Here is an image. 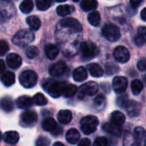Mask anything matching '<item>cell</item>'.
Returning <instances> with one entry per match:
<instances>
[{
	"label": "cell",
	"instance_id": "32",
	"mask_svg": "<svg viewBox=\"0 0 146 146\" xmlns=\"http://www.w3.org/2000/svg\"><path fill=\"white\" fill-rule=\"evenodd\" d=\"M78 88L73 84H65L63 91V96L64 97H72L78 93Z\"/></svg>",
	"mask_w": 146,
	"mask_h": 146
},
{
	"label": "cell",
	"instance_id": "10",
	"mask_svg": "<svg viewBox=\"0 0 146 146\" xmlns=\"http://www.w3.org/2000/svg\"><path fill=\"white\" fill-rule=\"evenodd\" d=\"M113 57L119 63H126L130 59V52L126 47L119 46L113 51Z\"/></svg>",
	"mask_w": 146,
	"mask_h": 146
},
{
	"label": "cell",
	"instance_id": "2",
	"mask_svg": "<svg viewBox=\"0 0 146 146\" xmlns=\"http://www.w3.org/2000/svg\"><path fill=\"white\" fill-rule=\"evenodd\" d=\"M35 40V35L32 31L27 29L19 30L13 37L12 41L16 46H26Z\"/></svg>",
	"mask_w": 146,
	"mask_h": 146
},
{
	"label": "cell",
	"instance_id": "23",
	"mask_svg": "<svg viewBox=\"0 0 146 146\" xmlns=\"http://www.w3.org/2000/svg\"><path fill=\"white\" fill-rule=\"evenodd\" d=\"M19 134L15 131H9L3 136V139L9 144H16L19 141Z\"/></svg>",
	"mask_w": 146,
	"mask_h": 146
},
{
	"label": "cell",
	"instance_id": "44",
	"mask_svg": "<svg viewBox=\"0 0 146 146\" xmlns=\"http://www.w3.org/2000/svg\"><path fill=\"white\" fill-rule=\"evenodd\" d=\"M128 102H129V100L127 99V96H121L117 100V102H118L119 106L121 107V108H125L127 103H128Z\"/></svg>",
	"mask_w": 146,
	"mask_h": 146
},
{
	"label": "cell",
	"instance_id": "28",
	"mask_svg": "<svg viewBox=\"0 0 146 146\" xmlns=\"http://www.w3.org/2000/svg\"><path fill=\"white\" fill-rule=\"evenodd\" d=\"M125 120V117L121 112L114 111L112 113V114H111V122L112 123L121 126L124 124Z\"/></svg>",
	"mask_w": 146,
	"mask_h": 146
},
{
	"label": "cell",
	"instance_id": "40",
	"mask_svg": "<svg viewBox=\"0 0 146 146\" xmlns=\"http://www.w3.org/2000/svg\"><path fill=\"white\" fill-rule=\"evenodd\" d=\"M94 104L97 108H99V109L102 108L104 107V105H105V97H104V96L103 95H98L94 99Z\"/></svg>",
	"mask_w": 146,
	"mask_h": 146
},
{
	"label": "cell",
	"instance_id": "30",
	"mask_svg": "<svg viewBox=\"0 0 146 146\" xmlns=\"http://www.w3.org/2000/svg\"><path fill=\"white\" fill-rule=\"evenodd\" d=\"M98 5L96 0H83L80 6L81 9L84 11H94Z\"/></svg>",
	"mask_w": 146,
	"mask_h": 146
},
{
	"label": "cell",
	"instance_id": "4",
	"mask_svg": "<svg viewBox=\"0 0 146 146\" xmlns=\"http://www.w3.org/2000/svg\"><path fill=\"white\" fill-rule=\"evenodd\" d=\"M98 124H99V120L96 116L94 115L85 116L84 118L81 119V122H80L81 130L84 134H87V135L91 134L96 130Z\"/></svg>",
	"mask_w": 146,
	"mask_h": 146
},
{
	"label": "cell",
	"instance_id": "53",
	"mask_svg": "<svg viewBox=\"0 0 146 146\" xmlns=\"http://www.w3.org/2000/svg\"><path fill=\"white\" fill-rule=\"evenodd\" d=\"M73 1H74V2H78L79 0H73Z\"/></svg>",
	"mask_w": 146,
	"mask_h": 146
},
{
	"label": "cell",
	"instance_id": "16",
	"mask_svg": "<svg viewBox=\"0 0 146 146\" xmlns=\"http://www.w3.org/2000/svg\"><path fill=\"white\" fill-rule=\"evenodd\" d=\"M102 128L108 133H110L111 135H113V136H116V137L120 136L121 133H122L121 126L117 125H115V124H113L112 122H108V123L104 124Z\"/></svg>",
	"mask_w": 146,
	"mask_h": 146
},
{
	"label": "cell",
	"instance_id": "50",
	"mask_svg": "<svg viewBox=\"0 0 146 146\" xmlns=\"http://www.w3.org/2000/svg\"><path fill=\"white\" fill-rule=\"evenodd\" d=\"M52 146H65V145H64L62 143H60V142H56Z\"/></svg>",
	"mask_w": 146,
	"mask_h": 146
},
{
	"label": "cell",
	"instance_id": "21",
	"mask_svg": "<svg viewBox=\"0 0 146 146\" xmlns=\"http://www.w3.org/2000/svg\"><path fill=\"white\" fill-rule=\"evenodd\" d=\"M1 81L6 87H11L15 84L16 77L12 71H5L1 76Z\"/></svg>",
	"mask_w": 146,
	"mask_h": 146
},
{
	"label": "cell",
	"instance_id": "41",
	"mask_svg": "<svg viewBox=\"0 0 146 146\" xmlns=\"http://www.w3.org/2000/svg\"><path fill=\"white\" fill-rule=\"evenodd\" d=\"M36 146H49L50 140L46 137H39L35 143Z\"/></svg>",
	"mask_w": 146,
	"mask_h": 146
},
{
	"label": "cell",
	"instance_id": "43",
	"mask_svg": "<svg viewBox=\"0 0 146 146\" xmlns=\"http://www.w3.org/2000/svg\"><path fill=\"white\" fill-rule=\"evenodd\" d=\"M108 141L105 137H99L95 140L93 146H108Z\"/></svg>",
	"mask_w": 146,
	"mask_h": 146
},
{
	"label": "cell",
	"instance_id": "52",
	"mask_svg": "<svg viewBox=\"0 0 146 146\" xmlns=\"http://www.w3.org/2000/svg\"><path fill=\"white\" fill-rule=\"evenodd\" d=\"M2 139V134H1V132H0V140Z\"/></svg>",
	"mask_w": 146,
	"mask_h": 146
},
{
	"label": "cell",
	"instance_id": "20",
	"mask_svg": "<svg viewBox=\"0 0 146 146\" xmlns=\"http://www.w3.org/2000/svg\"><path fill=\"white\" fill-rule=\"evenodd\" d=\"M87 69H88L89 72L90 73V75L95 78H100L104 73L103 69L98 64H96V63L89 64L87 65Z\"/></svg>",
	"mask_w": 146,
	"mask_h": 146
},
{
	"label": "cell",
	"instance_id": "48",
	"mask_svg": "<svg viewBox=\"0 0 146 146\" xmlns=\"http://www.w3.org/2000/svg\"><path fill=\"white\" fill-rule=\"evenodd\" d=\"M5 70V63L4 60L0 59V73H3Z\"/></svg>",
	"mask_w": 146,
	"mask_h": 146
},
{
	"label": "cell",
	"instance_id": "25",
	"mask_svg": "<svg viewBox=\"0 0 146 146\" xmlns=\"http://www.w3.org/2000/svg\"><path fill=\"white\" fill-rule=\"evenodd\" d=\"M58 119L61 124L66 125L72 119V113L69 110H61L58 113Z\"/></svg>",
	"mask_w": 146,
	"mask_h": 146
},
{
	"label": "cell",
	"instance_id": "22",
	"mask_svg": "<svg viewBox=\"0 0 146 146\" xmlns=\"http://www.w3.org/2000/svg\"><path fill=\"white\" fill-rule=\"evenodd\" d=\"M0 108L6 113H10L14 109V102L11 97H3L0 99Z\"/></svg>",
	"mask_w": 146,
	"mask_h": 146
},
{
	"label": "cell",
	"instance_id": "11",
	"mask_svg": "<svg viewBox=\"0 0 146 146\" xmlns=\"http://www.w3.org/2000/svg\"><path fill=\"white\" fill-rule=\"evenodd\" d=\"M127 84V79L125 77H115L113 80L112 87L115 93L122 94L126 90Z\"/></svg>",
	"mask_w": 146,
	"mask_h": 146
},
{
	"label": "cell",
	"instance_id": "29",
	"mask_svg": "<svg viewBox=\"0 0 146 146\" xmlns=\"http://www.w3.org/2000/svg\"><path fill=\"white\" fill-rule=\"evenodd\" d=\"M42 127L44 130L47 131H54L58 128V125L56 121L52 118H46L42 122Z\"/></svg>",
	"mask_w": 146,
	"mask_h": 146
},
{
	"label": "cell",
	"instance_id": "37",
	"mask_svg": "<svg viewBox=\"0 0 146 146\" xmlns=\"http://www.w3.org/2000/svg\"><path fill=\"white\" fill-rule=\"evenodd\" d=\"M124 146H139L137 143L135 137L131 133H126L124 139Z\"/></svg>",
	"mask_w": 146,
	"mask_h": 146
},
{
	"label": "cell",
	"instance_id": "39",
	"mask_svg": "<svg viewBox=\"0 0 146 146\" xmlns=\"http://www.w3.org/2000/svg\"><path fill=\"white\" fill-rule=\"evenodd\" d=\"M26 56L29 58H35L38 56L39 54V49L35 46H29L27 49H26Z\"/></svg>",
	"mask_w": 146,
	"mask_h": 146
},
{
	"label": "cell",
	"instance_id": "34",
	"mask_svg": "<svg viewBox=\"0 0 146 146\" xmlns=\"http://www.w3.org/2000/svg\"><path fill=\"white\" fill-rule=\"evenodd\" d=\"M20 11L24 13V14H28L30 11H32L33 8H34V4L32 0H23V1L21 3L20 5Z\"/></svg>",
	"mask_w": 146,
	"mask_h": 146
},
{
	"label": "cell",
	"instance_id": "14",
	"mask_svg": "<svg viewBox=\"0 0 146 146\" xmlns=\"http://www.w3.org/2000/svg\"><path fill=\"white\" fill-rule=\"evenodd\" d=\"M22 58L17 53H10L6 57V63L11 69H17L22 64Z\"/></svg>",
	"mask_w": 146,
	"mask_h": 146
},
{
	"label": "cell",
	"instance_id": "49",
	"mask_svg": "<svg viewBox=\"0 0 146 146\" xmlns=\"http://www.w3.org/2000/svg\"><path fill=\"white\" fill-rule=\"evenodd\" d=\"M140 17H141V18H142L143 21H145V22H146V8H144V9L141 11Z\"/></svg>",
	"mask_w": 146,
	"mask_h": 146
},
{
	"label": "cell",
	"instance_id": "18",
	"mask_svg": "<svg viewBox=\"0 0 146 146\" xmlns=\"http://www.w3.org/2000/svg\"><path fill=\"white\" fill-rule=\"evenodd\" d=\"M65 137H66V140L68 143H70L71 144H76L80 140V133L77 129L71 128L67 131V132L65 134Z\"/></svg>",
	"mask_w": 146,
	"mask_h": 146
},
{
	"label": "cell",
	"instance_id": "38",
	"mask_svg": "<svg viewBox=\"0 0 146 146\" xmlns=\"http://www.w3.org/2000/svg\"><path fill=\"white\" fill-rule=\"evenodd\" d=\"M36 6L40 11H46L51 6V0H35Z\"/></svg>",
	"mask_w": 146,
	"mask_h": 146
},
{
	"label": "cell",
	"instance_id": "42",
	"mask_svg": "<svg viewBox=\"0 0 146 146\" xmlns=\"http://www.w3.org/2000/svg\"><path fill=\"white\" fill-rule=\"evenodd\" d=\"M10 47L8 43L5 40H0V56H4L8 51H9Z\"/></svg>",
	"mask_w": 146,
	"mask_h": 146
},
{
	"label": "cell",
	"instance_id": "15",
	"mask_svg": "<svg viewBox=\"0 0 146 146\" xmlns=\"http://www.w3.org/2000/svg\"><path fill=\"white\" fill-rule=\"evenodd\" d=\"M134 137L139 146H146V131L143 127H136Z\"/></svg>",
	"mask_w": 146,
	"mask_h": 146
},
{
	"label": "cell",
	"instance_id": "46",
	"mask_svg": "<svg viewBox=\"0 0 146 146\" xmlns=\"http://www.w3.org/2000/svg\"><path fill=\"white\" fill-rule=\"evenodd\" d=\"M143 2V0H130V5L131 8L137 9L140 6V5Z\"/></svg>",
	"mask_w": 146,
	"mask_h": 146
},
{
	"label": "cell",
	"instance_id": "35",
	"mask_svg": "<svg viewBox=\"0 0 146 146\" xmlns=\"http://www.w3.org/2000/svg\"><path fill=\"white\" fill-rule=\"evenodd\" d=\"M131 92L133 93V95L137 96L142 92V90L143 89V84L138 79H135L131 82Z\"/></svg>",
	"mask_w": 146,
	"mask_h": 146
},
{
	"label": "cell",
	"instance_id": "24",
	"mask_svg": "<svg viewBox=\"0 0 146 146\" xmlns=\"http://www.w3.org/2000/svg\"><path fill=\"white\" fill-rule=\"evenodd\" d=\"M33 104H34L33 99L30 98L29 96H21L17 100V105L19 108H23V109L29 108Z\"/></svg>",
	"mask_w": 146,
	"mask_h": 146
},
{
	"label": "cell",
	"instance_id": "19",
	"mask_svg": "<svg viewBox=\"0 0 146 146\" xmlns=\"http://www.w3.org/2000/svg\"><path fill=\"white\" fill-rule=\"evenodd\" d=\"M87 70L84 66H79L73 71V78L77 82H83L87 78Z\"/></svg>",
	"mask_w": 146,
	"mask_h": 146
},
{
	"label": "cell",
	"instance_id": "54",
	"mask_svg": "<svg viewBox=\"0 0 146 146\" xmlns=\"http://www.w3.org/2000/svg\"><path fill=\"white\" fill-rule=\"evenodd\" d=\"M3 1H10V0H3Z\"/></svg>",
	"mask_w": 146,
	"mask_h": 146
},
{
	"label": "cell",
	"instance_id": "31",
	"mask_svg": "<svg viewBox=\"0 0 146 146\" xmlns=\"http://www.w3.org/2000/svg\"><path fill=\"white\" fill-rule=\"evenodd\" d=\"M88 21L94 27L99 26V24L101 23V16H100V13L98 11H91L88 15Z\"/></svg>",
	"mask_w": 146,
	"mask_h": 146
},
{
	"label": "cell",
	"instance_id": "47",
	"mask_svg": "<svg viewBox=\"0 0 146 146\" xmlns=\"http://www.w3.org/2000/svg\"><path fill=\"white\" fill-rule=\"evenodd\" d=\"M78 146H91V142L89 138H83L79 141Z\"/></svg>",
	"mask_w": 146,
	"mask_h": 146
},
{
	"label": "cell",
	"instance_id": "51",
	"mask_svg": "<svg viewBox=\"0 0 146 146\" xmlns=\"http://www.w3.org/2000/svg\"><path fill=\"white\" fill-rule=\"evenodd\" d=\"M57 2H59V3H61V2H64V1H66V0H56Z\"/></svg>",
	"mask_w": 146,
	"mask_h": 146
},
{
	"label": "cell",
	"instance_id": "13",
	"mask_svg": "<svg viewBox=\"0 0 146 146\" xmlns=\"http://www.w3.org/2000/svg\"><path fill=\"white\" fill-rule=\"evenodd\" d=\"M125 109L127 111V113L129 116L131 117H136V116H138L141 113V109H142V107L141 105L136 102V101H129L126 107H125Z\"/></svg>",
	"mask_w": 146,
	"mask_h": 146
},
{
	"label": "cell",
	"instance_id": "33",
	"mask_svg": "<svg viewBox=\"0 0 146 146\" xmlns=\"http://www.w3.org/2000/svg\"><path fill=\"white\" fill-rule=\"evenodd\" d=\"M73 11H74V8L67 5H63L57 7V13L60 17H66L70 15Z\"/></svg>",
	"mask_w": 146,
	"mask_h": 146
},
{
	"label": "cell",
	"instance_id": "36",
	"mask_svg": "<svg viewBox=\"0 0 146 146\" xmlns=\"http://www.w3.org/2000/svg\"><path fill=\"white\" fill-rule=\"evenodd\" d=\"M34 104L37 106H44L47 103V99L45 97V96L41 93H37L33 97Z\"/></svg>",
	"mask_w": 146,
	"mask_h": 146
},
{
	"label": "cell",
	"instance_id": "45",
	"mask_svg": "<svg viewBox=\"0 0 146 146\" xmlns=\"http://www.w3.org/2000/svg\"><path fill=\"white\" fill-rule=\"evenodd\" d=\"M137 67L140 71L146 70V58H141L137 64Z\"/></svg>",
	"mask_w": 146,
	"mask_h": 146
},
{
	"label": "cell",
	"instance_id": "3",
	"mask_svg": "<svg viewBox=\"0 0 146 146\" xmlns=\"http://www.w3.org/2000/svg\"><path fill=\"white\" fill-rule=\"evenodd\" d=\"M19 81L23 87L30 89L36 85L37 81H38V77L34 70H27L23 71L20 74Z\"/></svg>",
	"mask_w": 146,
	"mask_h": 146
},
{
	"label": "cell",
	"instance_id": "5",
	"mask_svg": "<svg viewBox=\"0 0 146 146\" xmlns=\"http://www.w3.org/2000/svg\"><path fill=\"white\" fill-rule=\"evenodd\" d=\"M102 35L108 40L113 42L120 38V31L116 25L113 23H107L102 29Z\"/></svg>",
	"mask_w": 146,
	"mask_h": 146
},
{
	"label": "cell",
	"instance_id": "27",
	"mask_svg": "<svg viewBox=\"0 0 146 146\" xmlns=\"http://www.w3.org/2000/svg\"><path fill=\"white\" fill-rule=\"evenodd\" d=\"M26 21H27V23L29 26L30 29L33 30V31H36V30H38L40 28V25H41L40 19L38 17H36V16H30V17H29Z\"/></svg>",
	"mask_w": 146,
	"mask_h": 146
},
{
	"label": "cell",
	"instance_id": "7",
	"mask_svg": "<svg viewBox=\"0 0 146 146\" xmlns=\"http://www.w3.org/2000/svg\"><path fill=\"white\" fill-rule=\"evenodd\" d=\"M98 84L95 82H89L84 84L78 90L77 96L79 99H84L85 96H94L98 91Z\"/></svg>",
	"mask_w": 146,
	"mask_h": 146
},
{
	"label": "cell",
	"instance_id": "9",
	"mask_svg": "<svg viewBox=\"0 0 146 146\" xmlns=\"http://www.w3.org/2000/svg\"><path fill=\"white\" fill-rule=\"evenodd\" d=\"M60 26L70 29L74 33H80L83 30L81 23L74 18H64L59 23Z\"/></svg>",
	"mask_w": 146,
	"mask_h": 146
},
{
	"label": "cell",
	"instance_id": "8",
	"mask_svg": "<svg viewBox=\"0 0 146 146\" xmlns=\"http://www.w3.org/2000/svg\"><path fill=\"white\" fill-rule=\"evenodd\" d=\"M38 119L37 113L35 111L32 110H27L23 112L21 115V125L25 127H30L33 126Z\"/></svg>",
	"mask_w": 146,
	"mask_h": 146
},
{
	"label": "cell",
	"instance_id": "12",
	"mask_svg": "<svg viewBox=\"0 0 146 146\" xmlns=\"http://www.w3.org/2000/svg\"><path fill=\"white\" fill-rule=\"evenodd\" d=\"M67 70V65L64 61H59L52 64L49 69L50 75L53 78H58L64 75Z\"/></svg>",
	"mask_w": 146,
	"mask_h": 146
},
{
	"label": "cell",
	"instance_id": "1",
	"mask_svg": "<svg viewBox=\"0 0 146 146\" xmlns=\"http://www.w3.org/2000/svg\"><path fill=\"white\" fill-rule=\"evenodd\" d=\"M65 84H66L64 82L47 79L43 83L42 87L49 96L53 98H58L60 96H63V91Z\"/></svg>",
	"mask_w": 146,
	"mask_h": 146
},
{
	"label": "cell",
	"instance_id": "6",
	"mask_svg": "<svg viewBox=\"0 0 146 146\" xmlns=\"http://www.w3.org/2000/svg\"><path fill=\"white\" fill-rule=\"evenodd\" d=\"M80 49H81V52H82L84 58L86 60L95 58L99 53V50L97 46L93 42H90V41L82 42L80 46Z\"/></svg>",
	"mask_w": 146,
	"mask_h": 146
},
{
	"label": "cell",
	"instance_id": "26",
	"mask_svg": "<svg viewBox=\"0 0 146 146\" xmlns=\"http://www.w3.org/2000/svg\"><path fill=\"white\" fill-rule=\"evenodd\" d=\"M45 53L49 59H55L58 54V48L53 44H48L45 47Z\"/></svg>",
	"mask_w": 146,
	"mask_h": 146
},
{
	"label": "cell",
	"instance_id": "17",
	"mask_svg": "<svg viewBox=\"0 0 146 146\" xmlns=\"http://www.w3.org/2000/svg\"><path fill=\"white\" fill-rule=\"evenodd\" d=\"M134 43L138 46H142L146 43V27L141 26L138 28L137 34L134 37Z\"/></svg>",
	"mask_w": 146,
	"mask_h": 146
}]
</instances>
